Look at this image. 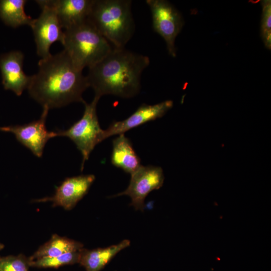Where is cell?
Returning a JSON list of instances; mask_svg holds the SVG:
<instances>
[{"mask_svg":"<svg viewBox=\"0 0 271 271\" xmlns=\"http://www.w3.org/2000/svg\"><path fill=\"white\" fill-rule=\"evenodd\" d=\"M38 66L27 89L30 96L43 107L50 109L85 102L82 94L89 87L86 77L64 50L41 58Z\"/></svg>","mask_w":271,"mask_h":271,"instance_id":"cell-1","label":"cell"},{"mask_svg":"<svg viewBox=\"0 0 271 271\" xmlns=\"http://www.w3.org/2000/svg\"><path fill=\"white\" fill-rule=\"evenodd\" d=\"M149 58L123 48H112L101 60L89 68L86 76L95 96L113 95L129 98L141 89V78Z\"/></svg>","mask_w":271,"mask_h":271,"instance_id":"cell-2","label":"cell"},{"mask_svg":"<svg viewBox=\"0 0 271 271\" xmlns=\"http://www.w3.org/2000/svg\"><path fill=\"white\" fill-rule=\"evenodd\" d=\"M88 19L115 48L124 47L134 32L130 0H94Z\"/></svg>","mask_w":271,"mask_h":271,"instance_id":"cell-3","label":"cell"},{"mask_svg":"<svg viewBox=\"0 0 271 271\" xmlns=\"http://www.w3.org/2000/svg\"><path fill=\"white\" fill-rule=\"evenodd\" d=\"M62 44L75 66L81 70L99 62L112 49L88 19L65 29Z\"/></svg>","mask_w":271,"mask_h":271,"instance_id":"cell-4","label":"cell"},{"mask_svg":"<svg viewBox=\"0 0 271 271\" xmlns=\"http://www.w3.org/2000/svg\"><path fill=\"white\" fill-rule=\"evenodd\" d=\"M99 99L100 97L94 96L90 103L85 101L83 103L85 109L82 117L67 129L56 131L57 137H66L72 141L81 152L82 156L81 171L95 147L104 141V130L99 125L96 112V106Z\"/></svg>","mask_w":271,"mask_h":271,"instance_id":"cell-5","label":"cell"},{"mask_svg":"<svg viewBox=\"0 0 271 271\" xmlns=\"http://www.w3.org/2000/svg\"><path fill=\"white\" fill-rule=\"evenodd\" d=\"M41 9L38 18L33 19L30 25L36 44L37 54L41 58L51 55L50 48L54 43H63L64 31L56 13L49 0L36 1Z\"/></svg>","mask_w":271,"mask_h":271,"instance_id":"cell-6","label":"cell"},{"mask_svg":"<svg viewBox=\"0 0 271 271\" xmlns=\"http://www.w3.org/2000/svg\"><path fill=\"white\" fill-rule=\"evenodd\" d=\"M152 15L154 31L165 41L169 54L176 56L175 41L184 25L180 12L169 2L165 0H147Z\"/></svg>","mask_w":271,"mask_h":271,"instance_id":"cell-7","label":"cell"},{"mask_svg":"<svg viewBox=\"0 0 271 271\" xmlns=\"http://www.w3.org/2000/svg\"><path fill=\"white\" fill-rule=\"evenodd\" d=\"M131 175L129 184L124 191L114 196L127 195L131 198L130 205L143 211L148 195L163 185L164 176L162 169L154 166L141 165Z\"/></svg>","mask_w":271,"mask_h":271,"instance_id":"cell-8","label":"cell"},{"mask_svg":"<svg viewBox=\"0 0 271 271\" xmlns=\"http://www.w3.org/2000/svg\"><path fill=\"white\" fill-rule=\"evenodd\" d=\"M49 110L47 107H43L38 119L22 125L3 126L1 131L13 133L19 143L29 149L35 156L40 158L47 142L57 137L56 131H49L46 128V121Z\"/></svg>","mask_w":271,"mask_h":271,"instance_id":"cell-9","label":"cell"},{"mask_svg":"<svg viewBox=\"0 0 271 271\" xmlns=\"http://www.w3.org/2000/svg\"><path fill=\"white\" fill-rule=\"evenodd\" d=\"M95 179V176L92 174L67 178L56 188L52 196L35 201H50L53 207L60 206L66 210H71L87 193Z\"/></svg>","mask_w":271,"mask_h":271,"instance_id":"cell-10","label":"cell"},{"mask_svg":"<svg viewBox=\"0 0 271 271\" xmlns=\"http://www.w3.org/2000/svg\"><path fill=\"white\" fill-rule=\"evenodd\" d=\"M173 105L172 100H166L154 105L142 104L127 118L114 121L104 130V140L114 135L124 133L131 129L162 117Z\"/></svg>","mask_w":271,"mask_h":271,"instance_id":"cell-11","label":"cell"},{"mask_svg":"<svg viewBox=\"0 0 271 271\" xmlns=\"http://www.w3.org/2000/svg\"><path fill=\"white\" fill-rule=\"evenodd\" d=\"M24 55L20 51H12L0 56V70L2 83L6 90L13 91L17 96L22 95L29 85L31 76L23 70Z\"/></svg>","mask_w":271,"mask_h":271,"instance_id":"cell-12","label":"cell"},{"mask_svg":"<svg viewBox=\"0 0 271 271\" xmlns=\"http://www.w3.org/2000/svg\"><path fill=\"white\" fill-rule=\"evenodd\" d=\"M94 0H49L62 28L79 24L88 19Z\"/></svg>","mask_w":271,"mask_h":271,"instance_id":"cell-13","label":"cell"},{"mask_svg":"<svg viewBox=\"0 0 271 271\" xmlns=\"http://www.w3.org/2000/svg\"><path fill=\"white\" fill-rule=\"evenodd\" d=\"M111 162L115 167L130 174L142 165L132 143L124 133L118 135L112 141Z\"/></svg>","mask_w":271,"mask_h":271,"instance_id":"cell-14","label":"cell"},{"mask_svg":"<svg viewBox=\"0 0 271 271\" xmlns=\"http://www.w3.org/2000/svg\"><path fill=\"white\" fill-rule=\"evenodd\" d=\"M130 241L124 239L117 244L104 248L81 250L79 263L86 271H100L121 250L130 245Z\"/></svg>","mask_w":271,"mask_h":271,"instance_id":"cell-15","label":"cell"},{"mask_svg":"<svg viewBox=\"0 0 271 271\" xmlns=\"http://www.w3.org/2000/svg\"><path fill=\"white\" fill-rule=\"evenodd\" d=\"M83 244L80 242L54 234L46 243L29 257L31 261L44 257L59 256L66 253L80 250Z\"/></svg>","mask_w":271,"mask_h":271,"instance_id":"cell-16","label":"cell"},{"mask_svg":"<svg viewBox=\"0 0 271 271\" xmlns=\"http://www.w3.org/2000/svg\"><path fill=\"white\" fill-rule=\"evenodd\" d=\"M26 0H0V18L6 25L17 28L30 26L33 19L25 11Z\"/></svg>","mask_w":271,"mask_h":271,"instance_id":"cell-17","label":"cell"},{"mask_svg":"<svg viewBox=\"0 0 271 271\" xmlns=\"http://www.w3.org/2000/svg\"><path fill=\"white\" fill-rule=\"evenodd\" d=\"M81 249L59 256L44 257L33 260L30 261V267L57 268L60 266L79 263Z\"/></svg>","mask_w":271,"mask_h":271,"instance_id":"cell-18","label":"cell"},{"mask_svg":"<svg viewBox=\"0 0 271 271\" xmlns=\"http://www.w3.org/2000/svg\"><path fill=\"white\" fill-rule=\"evenodd\" d=\"M30 261L23 254L0 257V271H29Z\"/></svg>","mask_w":271,"mask_h":271,"instance_id":"cell-19","label":"cell"},{"mask_svg":"<svg viewBox=\"0 0 271 271\" xmlns=\"http://www.w3.org/2000/svg\"><path fill=\"white\" fill-rule=\"evenodd\" d=\"M261 20V36L265 47L271 49V1H262Z\"/></svg>","mask_w":271,"mask_h":271,"instance_id":"cell-20","label":"cell"},{"mask_svg":"<svg viewBox=\"0 0 271 271\" xmlns=\"http://www.w3.org/2000/svg\"><path fill=\"white\" fill-rule=\"evenodd\" d=\"M4 247V245L1 243H0V251L3 249Z\"/></svg>","mask_w":271,"mask_h":271,"instance_id":"cell-21","label":"cell"},{"mask_svg":"<svg viewBox=\"0 0 271 271\" xmlns=\"http://www.w3.org/2000/svg\"><path fill=\"white\" fill-rule=\"evenodd\" d=\"M0 130H2V127H0Z\"/></svg>","mask_w":271,"mask_h":271,"instance_id":"cell-22","label":"cell"}]
</instances>
